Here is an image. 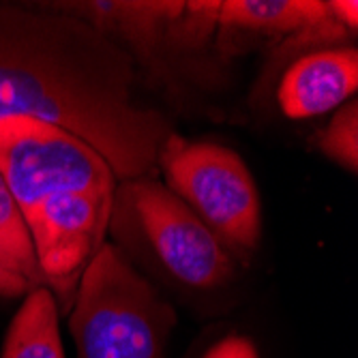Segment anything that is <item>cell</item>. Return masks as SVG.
<instances>
[{"mask_svg": "<svg viewBox=\"0 0 358 358\" xmlns=\"http://www.w3.org/2000/svg\"><path fill=\"white\" fill-rule=\"evenodd\" d=\"M3 358H64L56 299L45 285L26 294L9 327Z\"/></svg>", "mask_w": 358, "mask_h": 358, "instance_id": "cell-7", "label": "cell"}, {"mask_svg": "<svg viewBox=\"0 0 358 358\" xmlns=\"http://www.w3.org/2000/svg\"><path fill=\"white\" fill-rule=\"evenodd\" d=\"M122 48L71 15L0 9V118L28 116L73 134L116 178H146L170 138L159 112L131 101Z\"/></svg>", "mask_w": 358, "mask_h": 358, "instance_id": "cell-1", "label": "cell"}, {"mask_svg": "<svg viewBox=\"0 0 358 358\" xmlns=\"http://www.w3.org/2000/svg\"><path fill=\"white\" fill-rule=\"evenodd\" d=\"M166 187L180 198L225 249L253 251L259 241V195L243 159L225 146L170 134L159 150Z\"/></svg>", "mask_w": 358, "mask_h": 358, "instance_id": "cell-3", "label": "cell"}, {"mask_svg": "<svg viewBox=\"0 0 358 358\" xmlns=\"http://www.w3.org/2000/svg\"><path fill=\"white\" fill-rule=\"evenodd\" d=\"M329 9H331L333 17H335L343 28H350L352 32L356 30L358 5L354 3V0H350V3H337V0H333V3H329Z\"/></svg>", "mask_w": 358, "mask_h": 358, "instance_id": "cell-12", "label": "cell"}, {"mask_svg": "<svg viewBox=\"0 0 358 358\" xmlns=\"http://www.w3.org/2000/svg\"><path fill=\"white\" fill-rule=\"evenodd\" d=\"M324 155H329L350 172L358 170V103L343 106L317 138Z\"/></svg>", "mask_w": 358, "mask_h": 358, "instance_id": "cell-9", "label": "cell"}, {"mask_svg": "<svg viewBox=\"0 0 358 358\" xmlns=\"http://www.w3.org/2000/svg\"><path fill=\"white\" fill-rule=\"evenodd\" d=\"M176 313L114 245L86 266L71 305L80 358H168Z\"/></svg>", "mask_w": 358, "mask_h": 358, "instance_id": "cell-2", "label": "cell"}, {"mask_svg": "<svg viewBox=\"0 0 358 358\" xmlns=\"http://www.w3.org/2000/svg\"><path fill=\"white\" fill-rule=\"evenodd\" d=\"M202 358H257V352L247 337L230 335L215 343Z\"/></svg>", "mask_w": 358, "mask_h": 358, "instance_id": "cell-10", "label": "cell"}, {"mask_svg": "<svg viewBox=\"0 0 358 358\" xmlns=\"http://www.w3.org/2000/svg\"><path fill=\"white\" fill-rule=\"evenodd\" d=\"M114 208L134 215L161 266L180 283L210 289L232 277L230 251L164 182L148 176L124 180L116 191Z\"/></svg>", "mask_w": 358, "mask_h": 358, "instance_id": "cell-4", "label": "cell"}, {"mask_svg": "<svg viewBox=\"0 0 358 358\" xmlns=\"http://www.w3.org/2000/svg\"><path fill=\"white\" fill-rule=\"evenodd\" d=\"M215 26L253 35H303L333 22L320 0H210Z\"/></svg>", "mask_w": 358, "mask_h": 358, "instance_id": "cell-6", "label": "cell"}, {"mask_svg": "<svg viewBox=\"0 0 358 358\" xmlns=\"http://www.w3.org/2000/svg\"><path fill=\"white\" fill-rule=\"evenodd\" d=\"M356 88V48L322 50L289 64L279 86V103L289 118H311L345 106Z\"/></svg>", "mask_w": 358, "mask_h": 358, "instance_id": "cell-5", "label": "cell"}, {"mask_svg": "<svg viewBox=\"0 0 358 358\" xmlns=\"http://www.w3.org/2000/svg\"><path fill=\"white\" fill-rule=\"evenodd\" d=\"M32 289V283L22 277L15 268L0 259V294L3 296H22Z\"/></svg>", "mask_w": 358, "mask_h": 358, "instance_id": "cell-11", "label": "cell"}, {"mask_svg": "<svg viewBox=\"0 0 358 358\" xmlns=\"http://www.w3.org/2000/svg\"><path fill=\"white\" fill-rule=\"evenodd\" d=\"M0 259L26 277L32 287L45 285L22 210L13 200L3 174H0Z\"/></svg>", "mask_w": 358, "mask_h": 358, "instance_id": "cell-8", "label": "cell"}]
</instances>
